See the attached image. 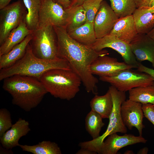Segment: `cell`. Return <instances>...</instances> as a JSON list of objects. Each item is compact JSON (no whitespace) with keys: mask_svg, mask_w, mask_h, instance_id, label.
Instances as JSON below:
<instances>
[{"mask_svg":"<svg viewBox=\"0 0 154 154\" xmlns=\"http://www.w3.org/2000/svg\"><path fill=\"white\" fill-rule=\"evenodd\" d=\"M58 44V58L66 60L73 71L80 78L86 91L98 94V79L90 70L93 62L98 57L109 54L105 50L96 51L71 38L65 27L54 26Z\"/></svg>","mask_w":154,"mask_h":154,"instance_id":"6da1fadb","label":"cell"},{"mask_svg":"<svg viewBox=\"0 0 154 154\" xmlns=\"http://www.w3.org/2000/svg\"><path fill=\"white\" fill-rule=\"evenodd\" d=\"M2 87L11 95L12 104L26 112L37 107L48 93L38 79L21 75L4 79Z\"/></svg>","mask_w":154,"mask_h":154,"instance_id":"7a4b0ae2","label":"cell"},{"mask_svg":"<svg viewBox=\"0 0 154 154\" xmlns=\"http://www.w3.org/2000/svg\"><path fill=\"white\" fill-rule=\"evenodd\" d=\"M71 70L65 60L58 58L52 60L39 58L33 53L29 43L23 56L12 66L0 70V80L15 75L30 76L39 79L46 71L52 69Z\"/></svg>","mask_w":154,"mask_h":154,"instance_id":"3957f363","label":"cell"},{"mask_svg":"<svg viewBox=\"0 0 154 154\" xmlns=\"http://www.w3.org/2000/svg\"><path fill=\"white\" fill-rule=\"evenodd\" d=\"M39 80L48 93L55 98L67 100L75 96L82 82L80 77L72 70L61 68L49 70Z\"/></svg>","mask_w":154,"mask_h":154,"instance_id":"277c9868","label":"cell"},{"mask_svg":"<svg viewBox=\"0 0 154 154\" xmlns=\"http://www.w3.org/2000/svg\"><path fill=\"white\" fill-rule=\"evenodd\" d=\"M109 90L112 98L113 107L106 131L98 137L90 141L81 142L78 145L81 148L87 149L97 153L108 136L115 133H125L127 131V127L122 121L120 112L121 104L126 99L125 92L118 90L112 86L109 87Z\"/></svg>","mask_w":154,"mask_h":154,"instance_id":"5b68a950","label":"cell"},{"mask_svg":"<svg viewBox=\"0 0 154 154\" xmlns=\"http://www.w3.org/2000/svg\"><path fill=\"white\" fill-rule=\"evenodd\" d=\"M29 44L37 57L46 60L58 58L57 37L54 26L48 25L33 31Z\"/></svg>","mask_w":154,"mask_h":154,"instance_id":"8992f818","label":"cell"},{"mask_svg":"<svg viewBox=\"0 0 154 154\" xmlns=\"http://www.w3.org/2000/svg\"><path fill=\"white\" fill-rule=\"evenodd\" d=\"M131 69L123 70L112 77H100L99 79L125 92L135 88L154 85V80L150 75Z\"/></svg>","mask_w":154,"mask_h":154,"instance_id":"52a82bcc","label":"cell"},{"mask_svg":"<svg viewBox=\"0 0 154 154\" xmlns=\"http://www.w3.org/2000/svg\"><path fill=\"white\" fill-rule=\"evenodd\" d=\"M23 1L19 0L0 9V45L13 29L24 21L27 13Z\"/></svg>","mask_w":154,"mask_h":154,"instance_id":"ba28073f","label":"cell"},{"mask_svg":"<svg viewBox=\"0 0 154 154\" xmlns=\"http://www.w3.org/2000/svg\"><path fill=\"white\" fill-rule=\"evenodd\" d=\"M68 14L66 9L52 0H41L38 27L48 25L66 27Z\"/></svg>","mask_w":154,"mask_h":154,"instance_id":"9c48e42d","label":"cell"},{"mask_svg":"<svg viewBox=\"0 0 154 154\" xmlns=\"http://www.w3.org/2000/svg\"><path fill=\"white\" fill-rule=\"evenodd\" d=\"M92 47L98 51L106 48H112L121 55L125 62L137 67L139 62L137 61L132 52L129 44L115 36L109 34L101 38L97 39Z\"/></svg>","mask_w":154,"mask_h":154,"instance_id":"30bf717a","label":"cell"},{"mask_svg":"<svg viewBox=\"0 0 154 154\" xmlns=\"http://www.w3.org/2000/svg\"><path fill=\"white\" fill-rule=\"evenodd\" d=\"M137 68L124 62H119L116 58L104 55L98 57L93 62L90 70L93 75L110 77L116 75L123 70Z\"/></svg>","mask_w":154,"mask_h":154,"instance_id":"8fae6325","label":"cell"},{"mask_svg":"<svg viewBox=\"0 0 154 154\" xmlns=\"http://www.w3.org/2000/svg\"><path fill=\"white\" fill-rule=\"evenodd\" d=\"M119 18L105 1L102 2L93 23L97 39L109 34Z\"/></svg>","mask_w":154,"mask_h":154,"instance_id":"7c38bea8","label":"cell"},{"mask_svg":"<svg viewBox=\"0 0 154 154\" xmlns=\"http://www.w3.org/2000/svg\"><path fill=\"white\" fill-rule=\"evenodd\" d=\"M142 104L129 99L124 101L121 105L120 112L123 122L128 128L133 127L137 129L139 135H142L144 127L143 123L144 117Z\"/></svg>","mask_w":154,"mask_h":154,"instance_id":"4fadbf2b","label":"cell"},{"mask_svg":"<svg viewBox=\"0 0 154 154\" xmlns=\"http://www.w3.org/2000/svg\"><path fill=\"white\" fill-rule=\"evenodd\" d=\"M106 139L98 154H116L120 149L123 147L138 143H145L147 141V140L142 135L135 136L126 133L120 136L115 133L109 135Z\"/></svg>","mask_w":154,"mask_h":154,"instance_id":"5bb4252c","label":"cell"},{"mask_svg":"<svg viewBox=\"0 0 154 154\" xmlns=\"http://www.w3.org/2000/svg\"><path fill=\"white\" fill-rule=\"evenodd\" d=\"M136 59L147 60L154 68V40L147 34L138 33L129 44Z\"/></svg>","mask_w":154,"mask_h":154,"instance_id":"9a60e30c","label":"cell"},{"mask_svg":"<svg viewBox=\"0 0 154 154\" xmlns=\"http://www.w3.org/2000/svg\"><path fill=\"white\" fill-rule=\"evenodd\" d=\"M30 131L29 122L24 119L19 118L15 123L13 124L10 129L0 137V142L4 148L12 149L19 146L20 139L26 135Z\"/></svg>","mask_w":154,"mask_h":154,"instance_id":"2e32d148","label":"cell"},{"mask_svg":"<svg viewBox=\"0 0 154 154\" xmlns=\"http://www.w3.org/2000/svg\"><path fill=\"white\" fill-rule=\"evenodd\" d=\"M138 34L131 15L119 18L110 34L129 44Z\"/></svg>","mask_w":154,"mask_h":154,"instance_id":"e0dca14e","label":"cell"},{"mask_svg":"<svg viewBox=\"0 0 154 154\" xmlns=\"http://www.w3.org/2000/svg\"><path fill=\"white\" fill-rule=\"evenodd\" d=\"M132 15L138 33L147 34L154 28V8H137Z\"/></svg>","mask_w":154,"mask_h":154,"instance_id":"ac0fdd59","label":"cell"},{"mask_svg":"<svg viewBox=\"0 0 154 154\" xmlns=\"http://www.w3.org/2000/svg\"><path fill=\"white\" fill-rule=\"evenodd\" d=\"M32 31L28 29L25 21L22 22L17 28L9 33L4 42L0 45V56L9 51L27 36L31 34Z\"/></svg>","mask_w":154,"mask_h":154,"instance_id":"d6986e66","label":"cell"},{"mask_svg":"<svg viewBox=\"0 0 154 154\" xmlns=\"http://www.w3.org/2000/svg\"><path fill=\"white\" fill-rule=\"evenodd\" d=\"M31 38V34L28 35L8 52L0 56V70L12 66L23 56Z\"/></svg>","mask_w":154,"mask_h":154,"instance_id":"ffe728a7","label":"cell"},{"mask_svg":"<svg viewBox=\"0 0 154 154\" xmlns=\"http://www.w3.org/2000/svg\"><path fill=\"white\" fill-rule=\"evenodd\" d=\"M68 33L71 38L76 41L91 47L97 39L93 23L86 21L81 26Z\"/></svg>","mask_w":154,"mask_h":154,"instance_id":"44dd1931","label":"cell"},{"mask_svg":"<svg viewBox=\"0 0 154 154\" xmlns=\"http://www.w3.org/2000/svg\"><path fill=\"white\" fill-rule=\"evenodd\" d=\"M90 106L91 110L103 119H109L113 107L112 98L109 90L103 95H95L90 102Z\"/></svg>","mask_w":154,"mask_h":154,"instance_id":"7402d4cb","label":"cell"},{"mask_svg":"<svg viewBox=\"0 0 154 154\" xmlns=\"http://www.w3.org/2000/svg\"><path fill=\"white\" fill-rule=\"evenodd\" d=\"M27 10L25 20L28 29L33 31L38 28L41 0H23Z\"/></svg>","mask_w":154,"mask_h":154,"instance_id":"603a6c76","label":"cell"},{"mask_svg":"<svg viewBox=\"0 0 154 154\" xmlns=\"http://www.w3.org/2000/svg\"><path fill=\"white\" fill-rule=\"evenodd\" d=\"M66 10L68 19L65 28L68 33L81 26L87 21L85 11L82 5L71 7Z\"/></svg>","mask_w":154,"mask_h":154,"instance_id":"cb8c5ba5","label":"cell"},{"mask_svg":"<svg viewBox=\"0 0 154 154\" xmlns=\"http://www.w3.org/2000/svg\"><path fill=\"white\" fill-rule=\"evenodd\" d=\"M128 91L129 100L142 104L154 105V85L135 88Z\"/></svg>","mask_w":154,"mask_h":154,"instance_id":"d4e9b609","label":"cell"},{"mask_svg":"<svg viewBox=\"0 0 154 154\" xmlns=\"http://www.w3.org/2000/svg\"><path fill=\"white\" fill-rule=\"evenodd\" d=\"M19 146L25 151L33 154H61L58 145L54 142L44 141L33 145L19 144Z\"/></svg>","mask_w":154,"mask_h":154,"instance_id":"484cf974","label":"cell"},{"mask_svg":"<svg viewBox=\"0 0 154 154\" xmlns=\"http://www.w3.org/2000/svg\"><path fill=\"white\" fill-rule=\"evenodd\" d=\"M102 119L98 114L92 110L87 114L86 117L85 129L93 139L100 136L101 129L105 125Z\"/></svg>","mask_w":154,"mask_h":154,"instance_id":"4316f807","label":"cell"},{"mask_svg":"<svg viewBox=\"0 0 154 154\" xmlns=\"http://www.w3.org/2000/svg\"><path fill=\"white\" fill-rule=\"evenodd\" d=\"M111 7L119 18L132 15L137 8L133 0H109Z\"/></svg>","mask_w":154,"mask_h":154,"instance_id":"83f0119b","label":"cell"},{"mask_svg":"<svg viewBox=\"0 0 154 154\" xmlns=\"http://www.w3.org/2000/svg\"><path fill=\"white\" fill-rule=\"evenodd\" d=\"M103 0H85L82 5L86 14L87 21L93 23L95 17Z\"/></svg>","mask_w":154,"mask_h":154,"instance_id":"f1b7e54d","label":"cell"},{"mask_svg":"<svg viewBox=\"0 0 154 154\" xmlns=\"http://www.w3.org/2000/svg\"><path fill=\"white\" fill-rule=\"evenodd\" d=\"M11 115L9 111L5 108L0 109V137L11 127Z\"/></svg>","mask_w":154,"mask_h":154,"instance_id":"f546056e","label":"cell"},{"mask_svg":"<svg viewBox=\"0 0 154 154\" xmlns=\"http://www.w3.org/2000/svg\"><path fill=\"white\" fill-rule=\"evenodd\" d=\"M142 104L144 116L154 125V105L150 103Z\"/></svg>","mask_w":154,"mask_h":154,"instance_id":"4dcf8cb0","label":"cell"},{"mask_svg":"<svg viewBox=\"0 0 154 154\" xmlns=\"http://www.w3.org/2000/svg\"><path fill=\"white\" fill-rule=\"evenodd\" d=\"M137 8H154V0H133Z\"/></svg>","mask_w":154,"mask_h":154,"instance_id":"1f68e13d","label":"cell"},{"mask_svg":"<svg viewBox=\"0 0 154 154\" xmlns=\"http://www.w3.org/2000/svg\"><path fill=\"white\" fill-rule=\"evenodd\" d=\"M137 70L146 73L150 75L154 80V69L146 66L139 62L137 64Z\"/></svg>","mask_w":154,"mask_h":154,"instance_id":"d6a6232c","label":"cell"},{"mask_svg":"<svg viewBox=\"0 0 154 154\" xmlns=\"http://www.w3.org/2000/svg\"><path fill=\"white\" fill-rule=\"evenodd\" d=\"M54 2L59 4L65 9L69 8L70 6V0H52Z\"/></svg>","mask_w":154,"mask_h":154,"instance_id":"836d02e7","label":"cell"},{"mask_svg":"<svg viewBox=\"0 0 154 154\" xmlns=\"http://www.w3.org/2000/svg\"><path fill=\"white\" fill-rule=\"evenodd\" d=\"M76 154H96V152L91 151L86 149L81 148L76 153Z\"/></svg>","mask_w":154,"mask_h":154,"instance_id":"e575fe53","label":"cell"},{"mask_svg":"<svg viewBox=\"0 0 154 154\" xmlns=\"http://www.w3.org/2000/svg\"><path fill=\"white\" fill-rule=\"evenodd\" d=\"M71 2L70 7L81 5L85 0H70Z\"/></svg>","mask_w":154,"mask_h":154,"instance_id":"d590c367","label":"cell"},{"mask_svg":"<svg viewBox=\"0 0 154 154\" xmlns=\"http://www.w3.org/2000/svg\"><path fill=\"white\" fill-rule=\"evenodd\" d=\"M0 154H13V152L11 150V149H8L5 148L0 146Z\"/></svg>","mask_w":154,"mask_h":154,"instance_id":"8d00e7d4","label":"cell"},{"mask_svg":"<svg viewBox=\"0 0 154 154\" xmlns=\"http://www.w3.org/2000/svg\"><path fill=\"white\" fill-rule=\"evenodd\" d=\"M11 0H0V9L8 5Z\"/></svg>","mask_w":154,"mask_h":154,"instance_id":"74e56055","label":"cell"},{"mask_svg":"<svg viewBox=\"0 0 154 154\" xmlns=\"http://www.w3.org/2000/svg\"><path fill=\"white\" fill-rule=\"evenodd\" d=\"M148 151V148L144 147L140 149L137 152L138 154H147Z\"/></svg>","mask_w":154,"mask_h":154,"instance_id":"f35d334b","label":"cell"},{"mask_svg":"<svg viewBox=\"0 0 154 154\" xmlns=\"http://www.w3.org/2000/svg\"><path fill=\"white\" fill-rule=\"evenodd\" d=\"M147 34L154 40V28Z\"/></svg>","mask_w":154,"mask_h":154,"instance_id":"ab89813d","label":"cell"},{"mask_svg":"<svg viewBox=\"0 0 154 154\" xmlns=\"http://www.w3.org/2000/svg\"><path fill=\"white\" fill-rule=\"evenodd\" d=\"M125 154H134L133 151L132 150H128L126 151L124 153Z\"/></svg>","mask_w":154,"mask_h":154,"instance_id":"60d3db41","label":"cell"}]
</instances>
